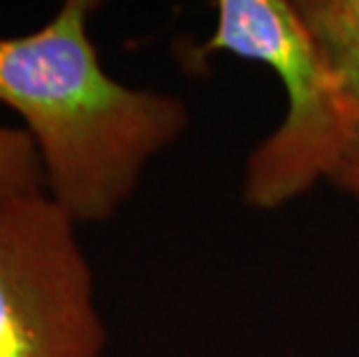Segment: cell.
I'll list each match as a JSON object with an SVG mask.
<instances>
[{
	"label": "cell",
	"instance_id": "6da1fadb",
	"mask_svg": "<svg viewBox=\"0 0 359 357\" xmlns=\"http://www.w3.org/2000/svg\"><path fill=\"white\" fill-rule=\"evenodd\" d=\"M97 10L95 0H65L33 33L0 37V105L24 119L44 193L77 225L116 216L193 123L183 97L104 70L90 37Z\"/></svg>",
	"mask_w": 359,
	"mask_h": 357
},
{
	"label": "cell",
	"instance_id": "7a4b0ae2",
	"mask_svg": "<svg viewBox=\"0 0 359 357\" xmlns=\"http://www.w3.org/2000/svg\"><path fill=\"white\" fill-rule=\"evenodd\" d=\"M213 28L188 49L186 65L213 56L262 65L276 77L285 107L253 144L241 174V197L255 211H278L330 184L348 135L346 100L297 0H216Z\"/></svg>",
	"mask_w": 359,
	"mask_h": 357
},
{
	"label": "cell",
	"instance_id": "3957f363",
	"mask_svg": "<svg viewBox=\"0 0 359 357\" xmlns=\"http://www.w3.org/2000/svg\"><path fill=\"white\" fill-rule=\"evenodd\" d=\"M79 225L47 193L0 200V357H102Z\"/></svg>",
	"mask_w": 359,
	"mask_h": 357
},
{
	"label": "cell",
	"instance_id": "277c9868",
	"mask_svg": "<svg viewBox=\"0 0 359 357\" xmlns=\"http://www.w3.org/2000/svg\"><path fill=\"white\" fill-rule=\"evenodd\" d=\"M341 81L348 135L330 186L359 207V0H297Z\"/></svg>",
	"mask_w": 359,
	"mask_h": 357
},
{
	"label": "cell",
	"instance_id": "5b68a950",
	"mask_svg": "<svg viewBox=\"0 0 359 357\" xmlns=\"http://www.w3.org/2000/svg\"><path fill=\"white\" fill-rule=\"evenodd\" d=\"M44 193L40 156L24 128L0 123V200Z\"/></svg>",
	"mask_w": 359,
	"mask_h": 357
}]
</instances>
